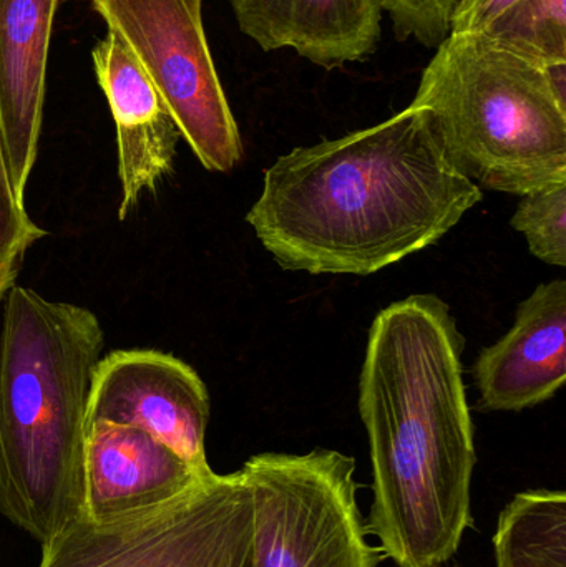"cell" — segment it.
Here are the masks:
<instances>
[{"instance_id": "cell-14", "label": "cell", "mask_w": 566, "mask_h": 567, "mask_svg": "<svg viewBox=\"0 0 566 567\" xmlns=\"http://www.w3.org/2000/svg\"><path fill=\"white\" fill-rule=\"evenodd\" d=\"M497 567H566V495L531 489L514 496L494 535Z\"/></svg>"}, {"instance_id": "cell-9", "label": "cell", "mask_w": 566, "mask_h": 567, "mask_svg": "<svg viewBox=\"0 0 566 567\" xmlns=\"http://www.w3.org/2000/svg\"><path fill=\"white\" fill-rule=\"evenodd\" d=\"M93 69L105 93L116 130L119 219L125 221L145 193H155L173 172L182 140L165 100L119 33L109 30L92 52Z\"/></svg>"}, {"instance_id": "cell-18", "label": "cell", "mask_w": 566, "mask_h": 567, "mask_svg": "<svg viewBox=\"0 0 566 567\" xmlns=\"http://www.w3.org/2000/svg\"><path fill=\"white\" fill-rule=\"evenodd\" d=\"M401 42L415 40L438 49L451 33L452 17L461 0H379Z\"/></svg>"}, {"instance_id": "cell-6", "label": "cell", "mask_w": 566, "mask_h": 567, "mask_svg": "<svg viewBox=\"0 0 566 567\" xmlns=\"http://www.w3.org/2000/svg\"><path fill=\"white\" fill-rule=\"evenodd\" d=\"M39 567H253L241 472L209 473L176 498L113 522L79 519L43 546Z\"/></svg>"}, {"instance_id": "cell-7", "label": "cell", "mask_w": 566, "mask_h": 567, "mask_svg": "<svg viewBox=\"0 0 566 567\" xmlns=\"http://www.w3.org/2000/svg\"><path fill=\"white\" fill-rule=\"evenodd\" d=\"M92 2L150 76L198 162L208 172H231L241 136L203 29V0Z\"/></svg>"}, {"instance_id": "cell-3", "label": "cell", "mask_w": 566, "mask_h": 567, "mask_svg": "<svg viewBox=\"0 0 566 567\" xmlns=\"http://www.w3.org/2000/svg\"><path fill=\"white\" fill-rule=\"evenodd\" d=\"M103 347L86 307L19 284L3 297L0 513L42 548L85 516L89 403Z\"/></svg>"}, {"instance_id": "cell-4", "label": "cell", "mask_w": 566, "mask_h": 567, "mask_svg": "<svg viewBox=\"0 0 566 567\" xmlns=\"http://www.w3.org/2000/svg\"><path fill=\"white\" fill-rule=\"evenodd\" d=\"M411 105L481 189L525 196L566 182V65L544 69L484 35L449 33Z\"/></svg>"}, {"instance_id": "cell-8", "label": "cell", "mask_w": 566, "mask_h": 567, "mask_svg": "<svg viewBox=\"0 0 566 567\" xmlns=\"http://www.w3.org/2000/svg\"><path fill=\"white\" fill-rule=\"evenodd\" d=\"M209 393L195 369L158 350H115L102 357L93 379L89 426H133L165 443L198 473L206 460Z\"/></svg>"}, {"instance_id": "cell-17", "label": "cell", "mask_w": 566, "mask_h": 567, "mask_svg": "<svg viewBox=\"0 0 566 567\" xmlns=\"http://www.w3.org/2000/svg\"><path fill=\"white\" fill-rule=\"evenodd\" d=\"M45 236L13 188L0 135V302L16 286L29 249Z\"/></svg>"}, {"instance_id": "cell-15", "label": "cell", "mask_w": 566, "mask_h": 567, "mask_svg": "<svg viewBox=\"0 0 566 567\" xmlns=\"http://www.w3.org/2000/svg\"><path fill=\"white\" fill-rule=\"evenodd\" d=\"M478 35L544 69L566 65V0H518Z\"/></svg>"}, {"instance_id": "cell-13", "label": "cell", "mask_w": 566, "mask_h": 567, "mask_svg": "<svg viewBox=\"0 0 566 567\" xmlns=\"http://www.w3.org/2000/svg\"><path fill=\"white\" fill-rule=\"evenodd\" d=\"M239 30L265 52L292 49L322 69L362 62L382 33L379 0H231Z\"/></svg>"}, {"instance_id": "cell-12", "label": "cell", "mask_w": 566, "mask_h": 567, "mask_svg": "<svg viewBox=\"0 0 566 567\" xmlns=\"http://www.w3.org/2000/svg\"><path fill=\"white\" fill-rule=\"evenodd\" d=\"M55 7L56 0H0V135L23 202L39 155Z\"/></svg>"}, {"instance_id": "cell-1", "label": "cell", "mask_w": 566, "mask_h": 567, "mask_svg": "<svg viewBox=\"0 0 566 567\" xmlns=\"http://www.w3.org/2000/svg\"><path fill=\"white\" fill-rule=\"evenodd\" d=\"M421 106L279 156L246 215L282 269L368 276L444 238L482 202Z\"/></svg>"}, {"instance_id": "cell-5", "label": "cell", "mask_w": 566, "mask_h": 567, "mask_svg": "<svg viewBox=\"0 0 566 567\" xmlns=\"http://www.w3.org/2000/svg\"><path fill=\"white\" fill-rule=\"evenodd\" d=\"M251 506L253 567H378L356 483L336 450L261 453L243 465Z\"/></svg>"}, {"instance_id": "cell-10", "label": "cell", "mask_w": 566, "mask_h": 567, "mask_svg": "<svg viewBox=\"0 0 566 567\" xmlns=\"http://www.w3.org/2000/svg\"><path fill=\"white\" fill-rule=\"evenodd\" d=\"M481 406L522 412L557 395L566 380V282L541 284L518 306L514 326L475 362Z\"/></svg>"}, {"instance_id": "cell-19", "label": "cell", "mask_w": 566, "mask_h": 567, "mask_svg": "<svg viewBox=\"0 0 566 567\" xmlns=\"http://www.w3.org/2000/svg\"><path fill=\"white\" fill-rule=\"evenodd\" d=\"M518 0H461L451 22V33L478 35Z\"/></svg>"}, {"instance_id": "cell-11", "label": "cell", "mask_w": 566, "mask_h": 567, "mask_svg": "<svg viewBox=\"0 0 566 567\" xmlns=\"http://www.w3.org/2000/svg\"><path fill=\"white\" fill-rule=\"evenodd\" d=\"M209 473L196 472L165 443L143 430L92 423L86 435L83 518L106 523L155 508L182 495Z\"/></svg>"}, {"instance_id": "cell-16", "label": "cell", "mask_w": 566, "mask_h": 567, "mask_svg": "<svg viewBox=\"0 0 566 567\" xmlns=\"http://www.w3.org/2000/svg\"><path fill=\"white\" fill-rule=\"evenodd\" d=\"M512 228L525 236L535 258L565 268L566 182L522 196Z\"/></svg>"}, {"instance_id": "cell-2", "label": "cell", "mask_w": 566, "mask_h": 567, "mask_svg": "<svg viewBox=\"0 0 566 567\" xmlns=\"http://www.w3.org/2000/svg\"><path fill=\"white\" fill-rule=\"evenodd\" d=\"M451 307L415 293L369 330L359 413L372 463L368 535L399 567L451 561L472 526L474 422Z\"/></svg>"}]
</instances>
